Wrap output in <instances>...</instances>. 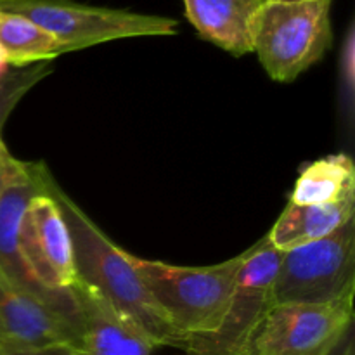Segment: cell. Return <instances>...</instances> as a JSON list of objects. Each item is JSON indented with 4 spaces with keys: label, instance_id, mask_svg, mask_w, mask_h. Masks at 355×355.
Masks as SVG:
<instances>
[{
    "label": "cell",
    "instance_id": "5bb4252c",
    "mask_svg": "<svg viewBox=\"0 0 355 355\" xmlns=\"http://www.w3.org/2000/svg\"><path fill=\"white\" fill-rule=\"evenodd\" d=\"M355 196V165L349 155L335 153L305 166L291 191V205H329Z\"/></svg>",
    "mask_w": 355,
    "mask_h": 355
},
{
    "label": "cell",
    "instance_id": "d6986e66",
    "mask_svg": "<svg viewBox=\"0 0 355 355\" xmlns=\"http://www.w3.org/2000/svg\"><path fill=\"white\" fill-rule=\"evenodd\" d=\"M331 355H355V338H354V328L347 333L345 338L342 340L336 350Z\"/></svg>",
    "mask_w": 355,
    "mask_h": 355
},
{
    "label": "cell",
    "instance_id": "3957f363",
    "mask_svg": "<svg viewBox=\"0 0 355 355\" xmlns=\"http://www.w3.org/2000/svg\"><path fill=\"white\" fill-rule=\"evenodd\" d=\"M333 0H269L260 12L253 52L267 75L291 83L321 61L333 40Z\"/></svg>",
    "mask_w": 355,
    "mask_h": 355
},
{
    "label": "cell",
    "instance_id": "2e32d148",
    "mask_svg": "<svg viewBox=\"0 0 355 355\" xmlns=\"http://www.w3.org/2000/svg\"><path fill=\"white\" fill-rule=\"evenodd\" d=\"M51 73L52 62H38L23 68H12L0 80V128L19 101Z\"/></svg>",
    "mask_w": 355,
    "mask_h": 355
},
{
    "label": "cell",
    "instance_id": "ffe728a7",
    "mask_svg": "<svg viewBox=\"0 0 355 355\" xmlns=\"http://www.w3.org/2000/svg\"><path fill=\"white\" fill-rule=\"evenodd\" d=\"M12 68L14 66L9 64V59H7V55L3 54V51L0 49V80H2Z\"/></svg>",
    "mask_w": 355,
    "mask_h": 355
},
{
    "label": "cell",
    "instance_id": "8fae6325",
    "mask_svg": "<svg viewBox=\"0 0 355 355\" xmlns=\"http://www.w3.org/2000/svg\"><path fill=\"white\" fill-rule=\"evenodd\" d=\"M78 304L73 347L78 355H151L153 343L121 318L97 291L76 283L73 286Z\"/></svg>",
    "mask_w": 355,
    "mask_h": 355
},
{
    "label": "cell",
    "instance_id": "6da1fadb",
    "mask_svg": "<svg viewBox=\"0 0 355 355\" xmlns=\"http://www.w3.org/2000/svg\"><path fill=\"white\" fill-rule=\"evenodd\" d=\"M47 191L55 198L69 229L78 283L92 288L121 318L135 326L153 347L180 349L177 335L156 307L141 276L132 266L127 250L114 245L92 218L61 189L52 173H47Z\"/></svg>",
    "mask_w": 355,
    "mask_h": 355
},
{
    "label": "cell",
    "instance_id": "277c9868",
    "mask_svg": "<svg viewBox=\"0 0 355 355\" xmlns=\"http://www.w3.org/2000/svg\"><path fill=\"white\" fill-rule=\"evenodd\" d=\"M0 10L21 14L37 23L58 38L64 52L123 38L170 37L179 31V23L172 17L87 6L75 0H16Z\"/></svg>",
    "mask_w": 355,
    "mask_h": 355
},
{
    "label": "cell",
    "instance_id": "44dd1931",
    "mask_svg": "<svg viewBox=\"0 0 355 355\" xmlns=\"http://www.w3.org/2000/svg\"><path fill=\"white\" fill-rule=\"evenodd\" d=\"M10 2H16V0H0V7L6 6V3H10Z\"/></svg>",
    "mask_w": 355,
    "mask_h": 355
},
{
    "label": "cell",
    "instance_id": "ba28073f",
    "mask_svg": "<svg viewBox=\"0 0 355 355\" xmlns=\"http://www.w3.org/2000/svg\"><path fill=\"white\" fill-rule=\"evenodd\" d=\"M49 168L44 163L19 162L9 186L0 198V270L12 283L35 295L52 309L64 315L76 329L78 304L73 288L68 291H49L38 283L28 269L19 248V227L28 203L45 191V177ZM75 340V338H73Z\"/></svg>",
    "mask_w": 355,
    "mask_h": 355
},
{
    "label": "cell",
    "instance_id": "7c38bea8",
    "mask_svg": "<svg viewBox=\"0 0 355 355\" xmlns=\"http://www.w3.org/2000/svg\"><path fill=\"white\" fill-rule=\"evenodd\" d=\"M187 21L232 55L252 54L260 12L269 0H182Z\"/></svg>",
    "mask_w": 355,
    "mask_h": 355
},
{
    "label": "cell",
    "instance_id": "ac0fdd59",
    "mask_svg": "<svg viewBox=\"0 0 355 355\" xmlns=\"http://www.w3.org/2000/svg\"><path fill=\"white\" fill-rule=\"evenodd\" d=\"M0 355H78L69 345H54L45 349L21 350V352H0Z\"/></svg>",
    "mask_w": 355,
    "mask_h": 355
},
{
    "label": "cell",
    "instance_id": "7a4b0ae2",
    "mask_svg": "<svg viewBox=\"0 0 355 355\" xmlns=\"http://www.w3.org/2000/svg\"><path fill=\"white\" fill-rule=\"evenodd\" d=\"M248 253L250 248L225 262L205 267L172 266L130 252L128 259L156 307L180 336L182 349L187 338L211 335L220 326Z\"/></svg>",
    "mask_w": 355,
    "mask_h": 355
},
{
    "label": "cell",
    "instance_id": "9c48e42d",
    "mask_svg": "<svg viewBox=\"0 0 355 355\" xmlns=\"http://www.w3.org/2000/svg\"><path fill=\"white\" fill-rule=\"evenodd\" d=\"M19 248L30 272L45 290L68 291L78 283L69 229L47 184L24 210Z\"/></svg>",
    "mask_w": 355,
    "mask_h": 355
},
{
    "label": "cell",
    "instance_id": "5b68a950",
    "mask_svg": "<svg viewBox=\"0 0 355 355\" xmlns=\"http://www.w3.org/2000/svg\"><path fill=\"white\" fill-rule=\"evenodd\" d=\"M355 291V217L326 238L283 252L272 305L326 304Z\"/></svg>",
    "mask_w": 355,
    "mask_h": 355
},
{
    "label": "cell",
    "instance_id": "9a60e30c",
    "mask_svg": "<svg viewBox=\"0 0 355 355\" xmlns=\"http://www.w3.org/2000/svg\"><path fill=\"white\" fill-rule=\"evenodd\" d=\"M0 49L14 68L52 62L66 54L54 35L28 17L0 10Z\"/></svg>",
    "mask_w": 355,
    "mask_h": 355
},
{
    "label": "cell",
    "instance_id": "52a82bcc",
    "mask_svg": "<svg viewBox=\"0 0 355 355\" xmlns=\"http://www.w3.org/2000/svg\"><path fill=\"white\" fill-rule=\"evenodd\" d=\"M355 291L326 304L272 305L250 355H331L354 324Z\"/></svg>",
    "mask_w": 355,
    "mask_h": 355
},
{
    "label": "cell",
    "instance_id": "e0dca14e",
    "mask_svg": "<svg viewBox=\"0 0 355 355\" xmlns=\"http://www.w3.org/2000/svg\"><path fill=\"white\" fill-rule=\"evenodd\" d=\"M19 162L21 159H17L16 156H12V153L9 151L7 144L3 142L2 128H0V198H2L6 187L9 186L10 179H12Z\"/></svg>",
    "mask_w": 355,
    "mask_h": 355
},
{
    "label": "cell",
    "instance_id": "4fadbf2b",
    "mask_svg": "<svg viewBox=\"0 0 355 355\" xmlns=\"http://www.w3.org/2000/svg\"><path fill=\"white\" fill-rule=\"evenodd\" d=\"M355 196L329 205H291L272 225L267 238L281 252L326 238L354 218Z\"/></svg>",
    "mask_w": 355,
    "mask_h": 355
},
{
    "label": "cell",
    "instance_id": "30bf717a",
    "mask_svg": "<svg viewBox=\"0 0 355 355\" xmlns=\"http://www.w3.org/2000/svg\"><path fill=\"white\" fill-rule=\"evenodd\" d=\"M75 329L55 309L0 270V352L71 345Z\"/></svg>",
    "mask_w": 355,
    "mask_h": 355
},
{
    "label": "cell",
    "instance_id": "8992f818",
    "mask_svg": "<svg viewBox=\"0 0 355 355\" xmlns=\"http://www.w3.org/2000/svg\"><path fill=\"white\" fill-rule=\"evenodd\" d=\"M283 252L263 236L250 246V253L236 277L234 290L220 326L211 335L184 342L189 355H250L253 340L272 307V286Z\"/></svg>",
    "mask_w": 355,
    "mask_h": 355
}]
</instances>
